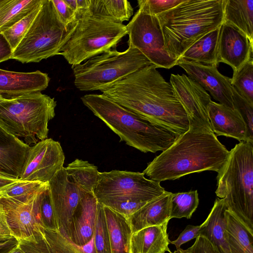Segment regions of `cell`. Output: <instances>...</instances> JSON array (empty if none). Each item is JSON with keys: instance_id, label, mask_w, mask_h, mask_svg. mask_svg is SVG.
<instances>
[{"instance_id": "obj_24", "label": "cell", "mask_w": 253, "mask_h": 253, "mask_svg": "<svg viewBox=\"0 0 253 253\" xmlns=\"http://www.w3.org/2000/svg\"><path fill=\"white\" fill-rule=\"evenodd\" d=\"M227 209L224 199H216L204 222V225L200 234L206 238L219 253H231L225 235V211Z\"/></svg>"}, {"instance_id": "obj_41", "label": "cell", "mask_w": 253, "mask_h": 253, "mask_svg": "<svg viewBox=\"0 0 253 253\" xmlns=\"http://www.w3.org/2000/svg\"><path fill=\"white\" fill-rule=\"evenodd\" d=\"M146 203L132 201H124L106 202L100 204L110 208L127 219Z\"/></svg>"}, {"instance_id": "obj_35", "label": "cell", "mask_w": 253, "mask_h": 253, "mask_svg": "<svg viewBox=\"0 0 253 253\" xmlns=\"http://www.w3.org/2000/svg\"><path fill=\"white\" fill-rule=\"evenodd\" d=\"M39 3L27 16L9 29L2 32L13 51L21 42L39 13L42 3Z\"/></svg>"}, {"instance_id": "obj_13", "label": "cell", "mask_w": 253, "mask_h": 253, "mask_svg": "<svg viewBox=\"0 0 253 253\" xmlns=\"http://www.w3.org/2000/svg\"><path fill=\"white\" fill-rule=\"evenodd\" d=\"M64 160L58 141L48 138L39 141L30 147L19 178L48 183L64 167Z\"/></svg>"}, {"instance_id": "obj_38", "label": "cell", "mask_w": 253, "mask_h": 253, "mask_svg": "<svg viewBox=\"0 0 253 253\" xmlns=\"http://www.w3.org/2000/svg\"><path fill=\"white\" fill-rule=\"evenodd\" d=\"M232 91L234 109L239 112L245 123L249 140L253 142V105L242 97L232 86Z\"/></svg>"}, {"instance_id": "obj_53", "label": "cell", "mask_w": 253, "mask_h": 253, "mask_svg": "<svg viewBox=\"0 0 253 253\" xmlns=\"http://www.w3.org/2000/svg\"><path fill=\"white\" fill-rule=\"evenodd\" d=\"M3 98V97L0 94V101H1Z\"/></svg>"}, {"instance_id": "obj_12", "label": "cell", "mask_w": 253, "mask_h": 253, "mask_svg": "<svg viewBox=\"0 0 253 253\" xmlns=\"http://www.w3.org/2000/svg\"><path fill=\"white\" fill-rule=\"evenodd\" d=\"M128 44L137 49L157 68L170 69L177 61L168 54L162 28L157 16L139 10L126 25Z\"/></svg>"}, {"instance_id": "obj_42", "label": "cell", "mask_w": 253, "mask_h": 253, "mask_svg": "<svg viewBox=\"0 0 253 253\" xmlns=\"http://www.w3.org/2000/svg\"><path fill=\"white\" fill-rule=\"evenodd\" d=\"M56 11L62 23L68 26L76 21V13L69 7L64 0H52Z\"/></svg>"}, {"instance_id": "obj_5", "label": "cell", "mask_w": 253, "mask_h": 253, "mask_svg": "<svg viewBox=\"0 0 253 253\" xmlns=\"http://www.w3.org/2000/svg\"><path fill=\"white\" fill-rule=\"evenodd\" d=\"M216 196L253 232V142L241 141L230 151L217 175Z\"/></svg>"}, {"instance_id": "obj_48", "label": "cell", "mask_w": 253, "mask_h": 253, "mask_svg": "<svg viewBox=\"0 0 253 253\" xmlns=\"http://www.w3.org/2000/svg\"><path fill=\"white\" fill-rule=\"evenodd\" d=\"M0 237H14L0 203Z\"/></svg>"}, {"instance_id": "obj_19", "label": "cell", "mask_w": 253, "mask_h": 253, "mask_svg": "<svg viewBox=\"0 0 253 253\" xmlns=\"http://www.w3.org/2000/svg\"><path fill=\"white\" fill-rule=\"evenodd\" d=\"M50 78L39 70L32 72H17L0 69V94L9 98L46 89Z\"/></svg>"}, {"instance_id": "obj_29", "label": "cell", "mask_w": 253, "mask_h": 253, "mask_svg": "<svg viewBox=\"0 0 253 253\" xmlns=\"http://www.w3.org/2000/svg\"><path fill=\"white\" fill-rule=\"evenodd\" d=\"M89 3L90 14L116 23L128 21L133 13L126 0H89Z\"/></svg>"}, {"instance_id": "obj_15", "label": "cell", "mask_w": 253, "mask_h": 253, "mask_svg": "<svg viewBox=\"0 0 253 253\" xmlns=\"http://www.w3.org/2000/svg\"><path fill=\"white\" fill-rule=\"evenodd\" d=\"M58 231L70 239V228L73 213L82 195L78 187L69 178L63 167L48 182Z\"/></svg>"}, {"instance_id": "obj_32", "label": "cell", "mask_w": 253, "mask_h": 253, "mask_svg": "<svg viewBox=\"0 0 253 253\" xmlns=\"http://www.w3.org/2000/svg\"><path fill=\"white\" fill-rule=\"evenodd\" d=\"M44 236L51 253H96L93 237L83 246H79L58 231L44 229Z\"/></svg>"}, {"instance_id": "obj_18", "label": "cell", "mask_w": 253, "mask_h": 253, "mask_svg": "<svg viewBox=\"0 0 253 253\" xmlns=\"http://www.w3.org/2000/svg\"><path fill=\"white\" fill-rule=\"evenodd\" d=\"M208 115L216 136L232 137L240 142L250 141L247 126L236 109L211 100L208 106Z\"/></svg>"}, {"instance_id": "obj_3", "label": "cell", "mask_w": 253, "mask_h": 253, "mask_svg": "<svg viewBox=\"0 0 253 253\" xmlns=\"http://www.w3.org/2000/svg\"><path fill=\"white\" fill-rule=\"evenodd\" d=\"M83 104L115 133L120 141L142 152L164 151L180 134L128 111L103 94H88Z\"/></svg>"}, {"instance_id": "obj_50", "label": "cell", "mask_w": 253, "mask_h": 253, "mask_svg": "<svg viewBox=\"0 0 253 253\" xmlns=\"http://www.w3.org/2000/svg\"><path fill=\"white\" fill-rule=\"evenodd\" d=\"M8 253H26L20 247L19 244H18L17 246H16L15 247H14Z\"/></svg>"}, {"instance_id": "obj_22", "label": "cell", "mask_w": 253, "mask_h": 253, "mask_svg": "<svg viewBox=\"0 0 253 253\" xmlns=\"http://www.w3.org/2000/svg\"><path fill=\"white\" fill-rule=\"evenodd\" d=\"M172 193L166 191L147 202L127 218L132 233L143 228L159 225L170 220V202Z\"/></svg>"}, {"instance_id": "obj_28", "label": "cell", "mask_w": 253, "mask_h": 253, "mask_svg": "<svg viewBox=\"0 0 253 253\" xmlns=\"http://www.w3.org/2000/svg\"><path fill=\"white\" fill-rule=\"evenodd\" d=\"M220 27L208 33L194 43L178 59L217 66L216 55Z\"/></svg>"}, {"instance_id": "obj_2", "label": "cell", "mask_w": 253, "mask_h": 253, "mask_svg": "<svg viewBox=\"0 0 253 253\" xmlns=\"http://www.w3.org/2000/svg\"><path fill=\"white\" fill-rule=\"evenodd\" d=\"M229 154L212 131L189 127L150 162L143 172L149 179L159 182L206 170L217 172Z\"/></svg>"}, {"instance_id": "obj_21", "label": "cell", "mask_w": 253, "mask_h": 253, "mask_svg": "<svg viewBox=\"0 0 253 253\" xmlns=\"http://www.w3.org/2000/svg\"><path fill=\"white\" fill-rule=\"evenodd\" d=\"M30 147L0 127V174L19 178Z\"/></svg>"}, {"instance_id": "obj_51", "label": "cell", "mask_w": 253, "mask_h": 253, "mask_svg": "<svg viewBox=\"0 0 253 253\" xmlns=\"http://www.w3.org/2000/svg\"><path fill=\"white\" fill-rule=\"evenodd\" d=\"M171 253H189L186 250H184L182 249H179L177 250H176L174 252Z\"/></svg>"}, {"instance_id": "obj_6", "label": "cell", "mask_w": 253, "mask_h": 253, "mask_svg": "<svg viewBox=\"0 0 253 253\" xmlns=\"http://www.w3.org/2000/svg\"><path fill=\"white\" fill-rule=\"evenodd\" d=\"M54 98L36 92L0 101V127L30 146L47 138L55 115Z\"/></svg>"}, {"instance_id": "obj_34", "label": "cell", "mask_w": 253, "mask_h": 253, "mask_svg": "<svg viewBox=\"0 0 253 253\" xmlns=\"http://www.w3.org/2000/svg\"><path fill=\"white\" fill-rule=\"evenodd\" d=\"M230 82L238 93L253 105V58L245 62L233 72Z\"/></svg>"}, {"instance_id": "obj_10", "label": "cell", "mask_w": 253, "mask_h": 253, "mask_svg": "<svg viewBox=\"0 0 253 253\" xmlns=\"http://www.w3.org/2000/svg\"><path fill=\"white\" fill-rule=\"evenodd\" d=\"M165 191L160 182L146 178L143 172L112 170L99 172L93 194L100 204L124 201L147 202Z\"/></svg>"}, {"instance_id": "obj_11", "label": "cell", "mask_w": 253, "mask_h": 253, "mask_svg": "<svg viewBox=\"0 0 253 253\" xmlns=\"http://www.w3.org/2000/svg\"><path fill=\"white\" fill-rule=\"evenodd\" d=\"M48 186L44 183L35 192L15 198H0V203L13 236L18 241H38L44 235L40 206Z\"/></svg>"}, {"instance_id": "obj_4", "label": "cell", "mask_w": 253, "mask_h": 253, "mask_svg": "<svg viewBox=\"0 0 253 253\" xmlns=\"http://www.w3.org/2000/svg\"><path fill=\"white\" fill-rule=\"evenodd\" d=\"M223 0H184L158 16L169 56L177 60L205 35L223 22Z\"/></svg>"}, {"instance_id": "obj_40", "label": "cell", "mask_w": 253, "mask_h": 253, "mask_svg": "<svg viewBox=\"0 0 253 253\" xmlns=\"http://www.w3.org/2000/svg\"><path fill=\"white\" fill-rule=\"evenodd\" d=\"M40 211L42 222L45 229L58 231L53 208L52 206L48 186L42 196Z\"/></svg>"}, {"instance_id": "obj_37", "label": "cell", "mask_w": 253, "mask_h": 253, "mask_svg": "<svg viewBox=\"0 0 253 253\" xmlns=\"http://www.w3.org/2000/svg\"><path fill=\"white\" fill-rule=\"evenodd\" d=\"M40 181L19 179L0 189V198H15L26 196L38 190L44 184Z\"/></svg>"}, {"instance_id": "obj_8", "label": "cell", "mask_w": 253, "mask_h": 253, "mask_svg": "<svg viewBox=\"0 0 253 253\" xmlns=\"http://www.w3.org/2000/svg\"><path fill=\"white\" fill-rule=\"evenodd\" d=\"M77 19L73 33L59 53L72 67L115 49L127 35L126 25L93 16L88 11Z\"/></svg>"}, {"instance_id": "obj_45", "label": "cell", "mask_w": 253, "mask_h": 253, "mask_svg": "<svg viewBox=\"0 0 253 253\" xmlns=\"http://www.w3.org/2000/svg\"><path fill=\"white\" fill-rule=\"evenodd\" d=\"M186 251L189 253H219L214 246L205 237H197L193 245Z\"/></svg>"}, {"instance_id": "obj_17", "label": "cell", "mask_w": 253, "mask_h": 253, "mask_svg": "<svg viewBox=\"0 0 253 253\" xmlns=\"http://www.w3.org/2000/svg\"><path fill=\"white\" fill-rule=\"evenodd\" d=\"M253 55V41L237 29L223 22L217 43V63H225L235 72Z\"/></svg>"}, {"instance_id": "obj_30", "label": "cell", "mask_w": 253, "mask_h": 253, "mask_svg": "<svg viewBox=\"0 0 253 253\" xmlns=\"http://www.w3.org/2000/svg\"><path fill=\"white\" fill-rule=\"evenodd\" d=\"M69 179L78 187L81 195L93 193L97 182V167L86 161L76 159L65 168Z\"/></svg>"}, {"instance_id": "obj_26", "label": "cell", "mask_w": 253, "mask_h": 253, "mask_svg": "<svg viewBox=\"0 0 253 253\" xmlns=\"http://www.w3.org/2000/svg\"><path fill=\"white\" fill-rule=\"evenodd\" d=\"M223 23L253 41V0H223Z\"/></svg>"}, {"instance_id": "obj_25", "label": "cell", "mask_w": 253, "mask_h": 253, "mask_svg": "<svg viewBox=\"0 0 253 253\" xmlns=\"http://www.w3.org/2000/svg\"><path fill=\"white\" fill-rule=\"evenodd\" d=\"M104 211L111 253H130L132 232L127 219L106 206Z\"/></svg>"}, {"instance_id": "obj_23", "label": "cell", "mask_w": 253, "mask_h": 253, "mask_svg": "<svg viewBox=\"0 0 253 253\" xmlns=\"http://www.w3.org/2000/svg\"><path fill=\"white\" fill-rule=\"evenodd\" d=\"M168 222L147 227L133 233L130 253H171L168 247L170 242L167 233Z\"/></svg>"}, {"instance_id": "obj_52", "label": "cell", "mask_w": 253, "mask_h": 253, "mask_svg": "<svg viewBox=\"0 0 253 253\" xmlns=\"http://www.w3.org/2000/svg\"><path fill=\"white\" fill-rule=\"evenodd\" d=\"M8 0H0V9L7 2Z\"/></svg>"}, {"instance_id": "obj_27", "label": "cell", "mask_w": 253, "mask_h": 253, "mask_svg": "<svg viewBox=\"0 0 253 253\" xmlns=\"http://www.w3.org/2000/svg\"><path fill=\"white\" fill-rule=\"evenodd\" d=\"M226 239L231 253H253V232L228 210L225 211Z\"/></svg>"}, {"instance_id": "obj_44", "label": "cell", "mask_w": 253, "mask_h": 253, "mask_svg": "<svg viewBox=\"0 0 253 253\" xmlns=\"http://www.w3.org/2000/svg\"><path fill=\"white\" fill-rule=\"evenodd\" d=\"M204 225V222L200 225H188L178 238L173 241H170V243L175 245L176 250L180 249L182 245L193 239L196 238L200 235Z\"/></svg>"}, {"instance_id": "obj_1", "label": "cell", "mask_w": 253, "mask_h": 253, "mask_svg": "<svg viewBox=\"0 0 253 253\" xmlns=\"http://www.w3.org/2000/svg\"><path fill=\"white\" fill-rule=\"evenodd\" d=\"M157 68L146 66L99 90L128 111L181 135L189 128L187 115Z\"/></svg>"}, {"instance_id": "obj_16", "label": "cell", "mask_w": 253, "mask_h": 253, "mask_svg": "<svg viewBox=\"0 0 253 253\" xmlns=\"http://www.w3.org/2000/svg\"><path fill=\"white\" fill-rule=\"evenodd\" d=\"M176 65L183 68L188 77L209 91L219 103L234 109L230 78L220 73L217 66L205 65L182 59L177 60Z\"/></svg>"}, {"instance_id": "obj_7", "label": "cell", "mask_w": 253, "mask_h": 253, "mask_svg": "<svg viewBox=\"0 0 253 253\" xmlns=\"http://www.w3.org/2000/svg\"><path fill=\"white\" fill-rule=\"evenodd\" d=\"M78 19L68 26L60 19L52 0H43L30 28L13 50L11 59L22 63H38L59 55L73 33Z\"/></svg>"}, {"instance_id": "obj_43", "label": "cell", "mask_w": 253, "mask_h": 253, "mask_svg": "<svg viewBox=\"0 0 253 253\" xmlns=\"http://www.w3.org/2000/svg\"><path fill=\"white\" fill-rule=\"evenodd\" d=\"M19 244L26 253H51L44 235L38 241L19 240Z\"/></svg>"}, {"instance_id": "obj_14", "label": "cell", "mask_w": 253, "mask_h": 253, "mask_svg": "<svg viewBox=\"0 0 253 253\" xmlns=\"http://www.w3.org/2000/svg\"><path fill=\"white\" fill-rule=\"evenodd\" d=\"M169 82L187 115L189 127L212 131L208 115V106L211 100L207 91L184 74H171Z\"/></svg>"}, {"instance_id": "obj_31", "label": "cell", "mask_w": 253, "mask_h": 253, "mask_svg": "<svg viewBox=\"0 0 253 253\" xmlns=\"http://www.w3.org/2000/svg\"><path fill=\"white\" fill-rule=\"evenodd\" d=\"M42 0H8L0 9V33L9 29L33 10Z\"/></svg>"}, {"instance_id": "obj_49", "label": "cell", "mask_w": 253, "mask_h": 253, "mask_svg": "<svg viewBox=\"0 0 253 253\" xmlns=\"http://www.w3.org/2000/svg\"><path fill=\"white\" fill-rule=\"evenodd\" d=\"M19 178H14L0 174V189L6 185L15 182Z\"/></svg>"}, {"instance_id": "obj_33", "label": "cell", "mask_w": 253, "mask_h": 253, "mask_svg": "<svg viewBox=\"0 0 253 253\" xmlns=\"http://www.w3.org/2000/svg\"><path fill=\"white\" fill-rule=\"evenodd\" d=\"M197 190L172 193L170 202V219L191 218L199 205Z\"/></svg>"}, {"instance_id": "obj_39", "label": "cell", "mask_w": 253, "mask_h": 253, "mask_svg": "<svg viewBox=\"0 0 253 253\" xmlns=\"http://www.w3.org/2000/svg\"><path fill=\"white\" fill-rule=\"evenodd\" d=\"M184 0H138L139 10L157 16L182 2Z\"/></svg>"}, {"instance_id": "obj_47", "label": "cell", "mask_w": 253, "mask_h": 253, "mask_svg": "<svg viewBox=\"0 0 253 253\" xmlns=\"http://www.w3.org/2000/svg\"><path fill=\"white\" fill-rule=\"evenodd\" d=\"M18 244L19 241L14 237H0V253H8Z\"/></svg>"}, {"instance_id": "obj_36", "label": "cell", "mask_w": 253, "mask_h": 253, "mask_svg": "<svg viewBox=\"0 0 253 253\" xmlns=\"http://www.w3.org/2000/svg\"><path fill=\"white\" fill-rule=\"evenodd\" d=\"M93 239L96 253H111L104 206L99 203Z\"/></svg>"}, {"instance_id": "obj_20", "label": "cell", "mask_w": 253, "mask_h": 253, "mask_svg": "<svg viewBox=\"0 0 253 253\" xmlns=\"http://www.w3.org/2000/svg\"><path fill=\"white\" fill-rule=\"evenodd\" d=\"M98 202L93 193L81 199L72 216L70 240L79 246L88 243L93 237L97 214Z\"/></svg>"}, {"instance_id": "obj_9", "label": "cell", "mask_w": 253, "mask_h": 253, "mask_svg": "<svg viewBox=\"0 0 253 253\" xmlns=\"http://www.w3.org/2000/svg\"><path fill=\"white\" fill-rule=\"evenodd\" d=\"M151 64L142 53L128 44L124 51L111 49L72 66L74 84L83 91L99 90L103 85Z\"/></svg>"}, {"instance_id": "obj_46", "label": "cell", "mask_w": 253, "mask_h": 253, "mask_svg": "<svg viewBox=\"0 0 253 253\" xmlns=\"http://www.w3.org/2000/svg\"><path fill=\"white\" fill-rule=\"evenodd\" d=\"M13 50L2 33H0V63L11 59Z\"/></svg>"}]
</instances>
